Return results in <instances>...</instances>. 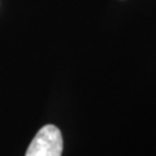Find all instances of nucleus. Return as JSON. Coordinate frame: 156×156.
<instances>
[{"instance_id":"f257e3e1","label":"nucleus","mask_w":156,"mask_h":156,"mask_svg":"<svg viewBox=\"0 0 156 156\" xmlns=\"http://www.w3.org/2000/svg\"><path fill=\"white\" fill-rule=\"evenodd\" d=\"M62 135L55 125H44L33 138L25 156H61Z\"/></svg>"}]
</instances>
